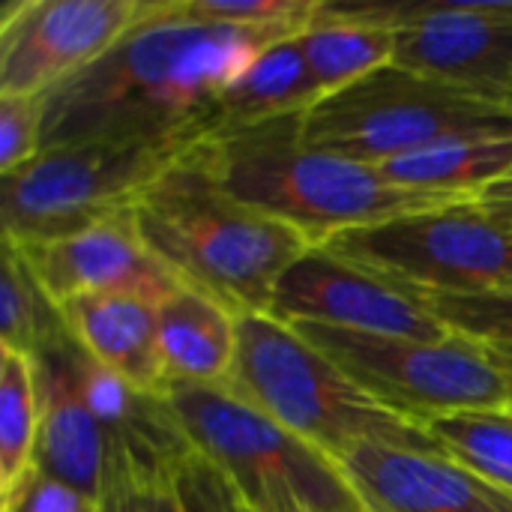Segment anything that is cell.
<instances>
[{"label":"cell","instance_id":"1","mask_svg":"<svg viewBox=\"0 0 512 512\" xmlns=\"http://www.w3.org/2000/svg\"><path fill=\"white\" fill-rule=\"evenodd\" d=\"M279 30L195 24L144 0L132 30L45 96L42 147L78 141H201L219 132V99Z\"/></svg>","mask_w":512,"mask_h":512},{"label":"cell","instance_id":"2","mask_svg":"<svg viewBox=\"0 0 512 512\" xmlns=\"http://www.w3.org/2000/svg\"><path fill=\"white\" fill-rule=\"evenodd\" d=\"M204 141L177 156L135 198L132 222L183 285L216 297L237 315L267 312L282 273L312 243L240 204L213 174Z\"/></svg>","mask_w":512,"mask_h":512},{"label":"cell","instance_id":"3","mask_svg":"<svg viewBox=\"0 0 512 512\" xmlns=\"http://www.w3.org/2000/svg\"><path fill=\"white\" fill-rule=\"evenodd\" d=\"M300 117L222 129L204 141L213 174L240 204L288 225L312 246L402 213L450 204L438 195L393 186L372 165L309 147Z\"/></svg>","mask_w":512,"mask_h":512},{"label":"cell","instance_id":"4","mask_svg":"<svg viewBox=\"0 0 512 512\" xmlns=\"http://www.w3.org/2000/svg\"><path fill=\"white\" fill-rule=\"evenodd\" d=\"M225 390L333 462L369 441L438 447L270 312L237 315V360Z\"/></svg>","mask_w":512,"mask_h":512},{"label":"cell","instance_id":"5","mask_svg":"<svg viewBox=\"0 0 512 512\" xmlns=\"http://www.w3.org/2000/svg\"><path fill=\"white\" fill-rule=\"evenodd\" d=\"M300 132L309 147L378 168L447 138L512 135V108L387 63L318 99Z\"/></svg>","mask_w":512,"mask_h":512},{"label":"cell","instance_id":"6","mask_svg":"<svg viewBox=\"0 0 512 512\" xmlns=\"http://www.w3.org/2000/svg\"><path fill=\"white\" fill-rule=\"evenodd\" d=\"M195 144L138 138L42 147L30 162L3 177V240L36 246L123 216Z\"/></svg>","mask_w":512,"mask_h":512},{"label":"cell","instance_id":"7","mask_svg":"<svg viewBox=\"0 0 512 512\" xmlns=\"http://www.w3.org/2000/svg\"><path fill=\"white\" fill-rule=\"evenodd\" d=\"M165 402L189 447L225 474L246 504L294 492L312 512H366L333 459L225 387H168Z\"/></svg>","mask_w":512,"mask_h":512},{"label":"cell","instance_id":"8","mask_svg":"<svg viewBox=\"0 0 512 512\" xmlns=\"http://www.w3.org/2000/svg\"><path fill=\"white\" fill-rule=\"evenodd\" d=\"M327 354L363 393L426 429L432 420L480 408H510V393L480 342L372 336L318 324H291Z\"/></svg>","mask_w":512,"mask_h":512},{"label":"cell","instance_id":"9","mask_svg":"<svg viewBox=\"0 0 512 512\" xmlns=\"http://www.w3.org/2000/svg\"><path fill=\"white\" fill-rule=\"evenodd\" d=\"M321 249L414 294H480L512 285V225L468 201L345 231Z\"/></svg>","mask_w":512,"mask_h":512},{"label":"cell","instance_id":"10","mask_svg":"<svg viewBox=\"0 0 512 512\" xmlns=\"http://www.w3.org/2000/svg\"><path fill=\"white\" fill-rule=\"evenodd\" d=\"M369 15L396 30V66L510 108L512 0L369 3Z\"/></svg>","mask_w":512,"mask_h":512},{"label":"cell","instance_id":"11","mask_svg":"<svg viewBox=\"0 0 512 512\" xmlns=\"http://www.w3.org/2000/svg\"><path fill=\"white\" fill-rule=\"evenodd\" d=\"M144 0H15L0 12V96L36 99L105 57Z\"/></svg>","mask_w":512,"mask_h":512},{"label":"cell","instance_id":"12","mask_svg":"<svg viewBox=\"0 0 512 512\" xmlns=\"http://www.w3.org/2000/svg\"><path fill=\"white\" fill-rule=\"evenodd\" d=\"M285 324H318L372 336L441 342L450 327L432 312L429 297L414 294L321 246L300 255L279 279L270 309Z\"/></svg>","mask_w":512,"mask_h":512},{"label":"cell","instance_id":"13","mask_svg":"<svg viewBox=\"0 0 512 512\" xmlns=\"http://www.w3.org/2000/svg\"><path fill=\"white\" fill-rule=\"evenodd\" d=\"M336 465L366 512H512V495L438 447L369 441Z\"/></svg>","mask_w":512,"mask_h":512},{"label":"cell","instance_id":"14","mask_svg":"<svg viewBox=\"0 0 512 512\" xmlns=\"http://www.w3.org/2000/svg\"><path fill=\"white\" fill-rule=\"evenodd\" d=\"M18 249L57 306L84 294H129L165 303L177 288H183V282L147 249L132 213L105 219L60 240Z\"/></svg>","mask_w":512,"mask_h":512},{"label":"cell","instance_id":"15","mask_svg":"<svg viewBox=\"0 0 512 512\" xmlns=\"http://www.w3.org/2000/svg\"><path fill=\"white\" fill-rule=\"evenodd\" d=\"M66 348L69 333L33 357L39 387L36 468L102 507L114 474L111 447L102 423L78 390Z\"/></svg>","mask_w":512,"mask_h":512},{"label":"cell","instance_id":"16","mask_svg":"<svg viewBox=\"0 0 512 512\" xmlns=\"http://www.w3.org/2000/svg\"><path fill=\"white\" fill-rule=\"evenodd\" d=\"M72 342L141 393L165 396L159 354V303L129 294H84L60 303Z\"/></svg>","mask_w":512,"mask_h":512},{"label":"cell","instance_id":"17","mask_svg":"<svg viewBox=\"0 0 512 512\" xmlns=\"http://www.w3.org/2000/svg\"><path fill=\"white\" fill-rule=\"evenodd\" d=\"M159 354L168 387H225L237 360V312L198 288L159 303Z\"/></svg>","mask_w":512,"mask_h":512},{"label":"cell","instance_id":"18","mask_svg":"<svg viewBox=\"0 0 512 512\" xmlns=\"http://www.w3.org/2000/svg\"><path fill=\"white\" fill-rule=\"evenodd\" d=\"M393 186L438 195L447 201L477 198L512 171V135L447 138L417 153L378 165Z\"/></svg>","mask_w":512,"mask_h":512},{"label":"cell","instance_id":"19","mask_svg":"<svg viewBox=\"0 0 512 512\" xmlns=\"http://www.w3.org/2000/svg\"><path fill=\"white\" fill-rule=\"evenodd\" d=\"M321 99L297 33L264 45L219 99V132L309 111Z\"/></svg>","mask_w":512,"mask_h":512},{"label":"cell","instance_id":"20","mask_svg":"<svg viewBox=\"0 0 512 512\" xmlns=\"http://www.w3.org/2000/svg\"><path fill=\"white\" fill-rule=\"evenodd\" d=\"M300 54L306 60V69L321 93L330 96L369 72L393 63L396 51V30L357 21L345 12H339L333 3L321 0L318 15L309 27L297 33Z\"/></svg>","mask_w":512,"mask_h":512},{"label":"cell","instance_id":"21","mask_svg":"<svg viewBox=\"0 0 512 512\" xmlns=\"http://www.w3.org/2000/svg\"><path fill=\"white\" fill-rule=\"evenodd\" d=\"M39 387L27 354L0 348V507H6L36 468Z\"/></svg>","mask_w":512,"mask_h":512},{"label":"cell","instance_id":"22","mask_svg":"<svg viewBox=\"0 0 512 512\" xmlns=\"http://www.w3.org/2000/svg\"><path fill=\"white\" fill-rule=\"evenodd\" d=\"M66 336L60 306L45 294L24 252L3 240L0 276V348L36 357L42 348Z\"/></svg>","mask_w":512,"mask_h":512},{"label":"cell","instance_id":"23","mask_svg":"<svg viewBox=\"0 0 512 512\" xmlns=\"http://www.w3.org/2000/svg\"><path fill=\"white\" fill-rule=\"evenodd\" d=\"M426 432L438 450L512 495V408L447 414L432 420Z\"/></svg>","mask_w":512,"mask_h":512},{"label":"cell","instance_id":"24","mask_svg":"<svg viewBox=\"0 0 512 512\" xmlns=\"http://www.w3.org/2000/svg\"><path fill=\"white\" fill-rule=\"evenodd\" d=\"M174 15L195 24H225L240 30L300 33L312 24L321 0H168Z\"/></svg>","mask_w":512,"mask_h":512},{"label":"cell","instance_id":"25","mask_svg":"<svg viewBox=\"0 0 512 512\" xmlns=\"http://www.w3.org/2000/svg\"><path fill=\"white\" fill-rule=\"evenodd\" d=\"M429 306L456 336L480 345H512V285L480 294L429 297Z\"/></svg>","mask_w":512,"mask_h":512},{"label":"cell","instance_id":"26","mask_svg":"<svg viewBox=\"0 0 512 512\" xmlns=\"http://www.w3.org/2000/svg\"><path fill=\"white\" fill-rule=\"evenodd\" d=\"M171 489L180 512H246L237 489L195 450L174 468Z\"/></svg>","mask_w":512,"mask_h":512},{"label":"cell","instance_id":"27","mask_svg":"<svg viewBox=\"0 0 512 512\" xmlns=\"http://www.w3.org/2000/svg\"><path fill=\"white\" fill-rule=\"evenodd\" d=\"M45 96H0V174H12L42 150Z\"/></svg>","mask_w":512,"mask_h":512},{"label":"cell","instance_id":"28","mask_svg":"<svg viewBox=\"0 0 512 512\" xmlns=\"http://www.w3.org/2000/svg\"><path fill=\"white\" fill-rule=\"evenodd\" d=\"M0 512H102L96 501H90L87 495L51 480L48 474H42L39 468H33L24 480V486L18 489V495L0 507Z\"/></svg>","mask_w":512,"mask_h":512},{"label":"cell","instance_id":"29","mask_svg":"<svg viewBox=\"0 0 512 512\" xmlns=\"http://www.w3.org/2000/svg\"><path fill=\"white\" fill-rule=\"evenodd\" d=\"M474 204H477L480 210H486L489 216H495L498 222L512 225V171L510 174H504L501 180H495L489 189H483V192L474 198Z\"/></svg>","mask_w":512,"mask_h":512},{"label":"cell","instance_id":"30","mask_svg":"<svg viewBox=\"0 0 512 512\" xmlns=\"http://www.w3.org/2000/svg\"><path fill=\"white\" fill-rule=\"evenodd\" d=\"M147 492L150 489H141V486H129V483H117L105 504H102V512H150V504H147Z\"/></svg>","mask_w":512,"mask_h":512},{"label":"cell","instance_id":"31","mask_svg":"<svg viewBox=\"0 0 512 512\" xmlns=\"http://www.w3.org/2000/svg\"><path fill=\"white\" fill-rule=\"evenodd\" d=\"M246 512H312L294 492H276L264 501H255V504H246L243 501Z\"/></svg>","mask_w":512,"mask_h":512},{"label":"cell","instance_id":"32","mask_svg":"<svg viewBox=\"0 0 512 512\" xmlns=\"http://www.w3.org/2000/svg\"><path fill=\"white\" fill-rule=\"evenodd\" d=\"M489 360L495 363V369L501 372L507 393H510V408H512V345H483Z\"/></svg>","mask_w":512,"mask_h":512},{"label":"cell","instance_id":"33","mask_svg":"<svg viewBox=\"0 0 512 512\" xmlns=\"http://www.w3.org/2000/svg\"><path fill=\"white\" fill-rule=\"evenodd\" d=\"M147 504H150V512H180L177 507V498H174V489H171V480L150 489L147 492Z\"/></svg>","mask_w":512,"mask_h":512},{"label":"cell","instance_id":"34","mask_svg":"<svg viewBox=\"0 0 512 512\" xmlns=\"http://www.w3.org/2000/svg\"><path fill=\"white\" fill-rule=\"evenodd\" d=\"M510 108H512V99H510Z\"/></svg>","mask_w":512,"mask_h":512}]
</instances>
